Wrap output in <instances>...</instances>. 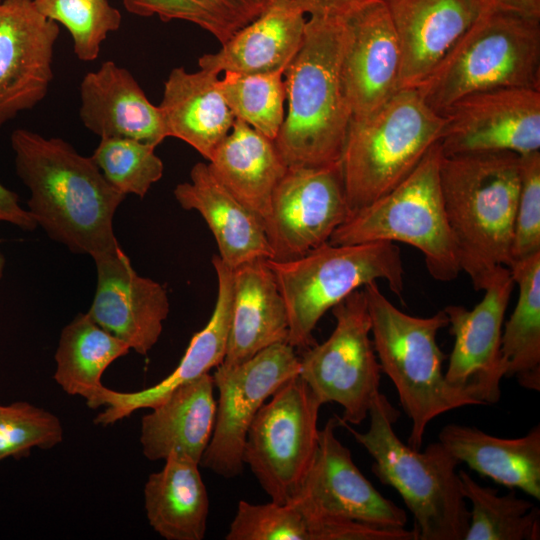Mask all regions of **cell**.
<instances>
[{"label": "cell", "mask_w": 540, "mask_h": 540, "mask_svg": "<svg viewBox=\"0 0 540 540\" xmlns=\"http://www.w3.org/2000/svg\"><path fill=\"white\" fill-rule=\"evenodd\" d=\"M218 75L202 68L172 69L158 106L167 137L186 142L208 161L235 121L219 89Z\"/></svg>", "instance_id": "27"}, {"label": "cell", "mask_w": 540, "mask_h": 540, "mask_svg": "<svg viewBox=\"0 0 540 540\" xmlns=\"http://www.w3.org/2000/svg\"><path fill=\"white\" fill-rule=\"evenodd\" d=\"M440 143L434 144L412 173L394 189L351 213L329 243L350 245L377 241L403 242L417 248L437 281L461 272L440 184Z\"/></svg>", "instance_id": "9"}, {"label": "cell", "mask_w": 540, "mask_h": 540, "mask_svg": "<svg viewBox=\"0 0 540 540\" xmlns=\"http://www.w3.org/2000/svg\"><path fill=\"white\" fill-rule=\"evenodd\" d=\"M155 148L135 139L103 137L90 157L114 189L143 198L164 171Z\"/></svg>", "instance_id": "36"}, {"label": "cell", "mask_w": 540, "mask_h": 540, "mask_svg": "<svg viewBox=\"0 0 540 540\" xmlns=\"http://www.w3.org/2000/svg\"><path fill=\"white\" fill-rule=\"evenodd\" d=\"M80 100L83 125L100 138H130L155 147L167 138L159 107L134 76L112 60L85 74Z\"/></svg>", "instance_id": "21"}, {"label": "cell", "mask_w": 540, "mask_h": 540, "mask_svg": "<svg viewBox=\"0 0 540 540\" xmlns=\"http://www.w3.org/2000/svg\"><path fill=\"white\" fill-rule=\"evenodd\" d=\"M221 94L239 119L270 139H275L284 121L286 99L283 72H224L219 79Z\"/></svg>", "instance_id": "35"}, {"label": "cell", "mask_w": 540, "mask_h": 540, "mask_svg": "<svg viewBox=\"0 0 540 540\" xmlns=\"http://www.w3.org/2000/svg\"><path fill=\"white\" fill-rule=\"evenodd\" d=\"M514 285L509 268L499 266L472 310L460 305L443 309L454 337L445 378L450 385L472 392L485 405L496 403L501 394V336Z\"/></svg>", "instance_id": "17"}, {"label": "cell", "mask_w": 540, "mask_h": 540, "mask_svg": "<svg viewBox=\"0 0 540 540\" xmlns=\"http://www.w3.org/2000/svg\"><path fill=\"white\" fill-rule=\"evenodd\" d=\"M299 370L295 348L286 342L273 344L240 364L217 366L212 375L218 391L215 424L200 466L227 479L240 475L246 435L257 412Z\"/></svg>", "instance_id": "12"}, {"label": "cell", "mask_w": 540, "mask_h": 540, "mask_svg": "<svg viewBox=\"0 0 540 540\" xmlns=\"http://www.w3.org/2000/svg\"><path fill=\"white\" fill-rule=\"evenodd\" d=\"M368 416L365 432L339 423L371 455L373 474L402 497L414 517L418 540H464L470 510L456 471L460 461L439 441L423 452L401 441L393 429L399 412L383 394Z\"/></svg>", "instance_id": "4"}, {"label": "cell", "mask_w": 540, "mask_h": 540, "mask_svg": "<svg viewBox=\"0 0 540 540\" xmlns=\"http://www.w3.org/2000/svg\"><path fill=\"white\" fill-rule=\"evenodd\" d=\"M149 475L144 507L149 525L166 540H202L207 530L209 497L199 463L171 454Z\"/></svg>", "instance_id": "30"}, {"label": "cell", "mask_w": 540, "mask_h": 540, "mask_svg": "<svg viewBox=\"0 0 540 540\" xmlns=\"http://www.w3.org/2000/svg\"><path fill=\"white\" fill-rule=\"evenodd\" d=\"M336 320L327 340L303 352L299 377L319 402L343 408L340 423L361 424L379 391L381 367L371 337V321L363 289L332 308Z\"/></svg>", "instance_id": "11"}, {"label": "cell", "mask_w": 540, "mask_h": 540, "mask_svg": "<svg viewBox=\"0 0 540 540\" xmlns=\"http://www.w3.org/2000/svg\"><path fill=\"white\" fill-rule=\"evenodd\" d=\"M339 425L334 416L320 429L313 461L291 501L308 517L405 528V510L385 498L356 466L350 450L336 436Z\"/></svg>", "instance_id": "15"}, {"label": "cell", "mask_w": 540, "mask_h": 540, "mask_svg": "<svg viewBox=\"0 0 540 540\" xmlns=\"http://www.w3.org/2000/svg\"><path fill=\"white\" fill-rule=\"evenodd\" d=\"M63 426L53 413L25 401L0 404V461L51 449L63 440Z\"/></svg>", "instance_id": "38"}, {"label": "cell", "mask_w": 540, "mask_h": 540, "mask_svg": "<svg viewBox=\"0 0 540 540\" xmlns=\"http://www.w3.org/2000/svg\"><path fill=\"white\" fill-rule=\"evenodd\" d=\"M519 164V193L512 242L513 261L540 251V151L519 156Z\"/></svg>", "instance_id": "40"}, {"label": "cell", "mask_w": 540, "mask_h": 540, "mask_svg": "<svg viewBox=\"0 0 540 540\" xmlns=\"http://www.w3.org/2000/svg\"><path fill=\"white\" fill-rule=\"evenodd\" d=\"M519 293L501 336L504 377L540 391V251L508 267Z\"/></svg>", "instance_id": "32"}, {"label": "cell", "mask_w": 540, "mask_h": 540, "mask_svg": "<svg viewBox=\"0 0 540 540\" xmlns=\"http://www.w3.org/2000/svg\"><path fill=\"white\" fill-rule=\"evenodd\" d=\"M18 177L30 191L28 211L50 239L93 259L120 247L113 218L125 195L91 157L62 138L19 128L10 137Z\"/></svg>", "instance_id": "1"}, {"label": "cell", "mask_w": 540, "mask_h": 540, "mask_svg": "<svg viewBox=\"0 0 540 540\" xmlns=\"http://www.w3.org/2000/svg\"><path fill=\"white\" fill-rule=\"evenodd\" d=\"M218 281L217 299L212 315L203 329L195 333L174 371L159 383L135 392L108 389L105 409L94 423L111 425L141 408H153L180 385L209 373L223 363L232 315L233 269L218 255L212 258Z\"/></svg>", "instance_id": "22"}, {"label": "cell", "mask_w": 540, "mask_h": 540, "mask_svg": "<svg viewBox=\"0 0 540 540\" xmlns=\"http://www.w3.org/2000/svg\"><path fill=\"white\" fill-rule=\"evenodd\" d=\"M351 213L340 162L288 167L274 191L265 225L273 260H292L327 243Z\"/></svg>", "instance_id": "13"}, {"label": "cell", "mask_w": 540, "mask_h": 540, "mask_svg": "<svg viewBox=\"0 0 540 540\" xmlns=\"http://www.w3.org/2000/svg\"><path fill=\"white\" fill-rule=\"evenodd\" d=\"M269 0H123L129 13L162 21L184 20L211 33L221 44L256 19Z\"/></svg>", "instance_id": "34"}, {"label": "cell", "mask_w": 540, "mask_h": 540, "mask_svg": "<svg viewBox=\"0 0 540 540\" xmlns=\"http://www.w3.org/2000/svg\"><path fill=\"white\" fill-rule=\"evenodd\" d=\"M442 115L443 155L540 151V90L498 88L462 97Z\"/></svg>", "instance_id": "14"}, {"label": "cell", "mask_w": 540, "mask_h": 540, "mask_svg": "<svg viewBox=\"0 0 540 540\" xmlns=\"http://www.w3.org/2000/svg\"><path fill=\"white\" fill-rule=\"evenodd\" d=\"M288 334L285 303L265 259L234 268L231 324L223 364H240L273 344L287 343Z\"/></svg>", "instance_id": "26"}, {"label": "cell", "mask_w": 540, "mask_h": 540, "mask_svg": "<svg viewBox=\"0 0 540 540\" xmlns=\"http://www.w3.org/2000/svg\"><path fill=\"white\" fill-rule=\"evenodd\" d=\"M226 540H311L309 521L292 501L253 504L240 500Z\"/></svg>", "instance_id": "39"}, {"label": "cell", "mask_w": 540, "mask_h": 540, "mask_svg": "<svg viewBox=\"0 0 540 540\" xmlns=\"http://www.w3.org/2000/svg\"><path fill=\"white\" fill-rule=\"evenodd\" d=\"M93 260L97 287L87 314L130 349L146 355L158 342L169 313L165 287L138 275L122 248Z\"/></svg>", "instance_id": "19"}, {"label": "cell", "mask_w": 540, "mask_h": 540, "mask_svg": "<svg viewBox=\"0 0 540 540\" xmlns=\"http://www.w3.org/2000/svg\"><path fill=\"white\" fill-rule=\"evenodd\" d=\"M208 166L215 178L262 223L265 230L274 191L288 169L274 140L235 119Z\"/></svg>", "instance_id": "28"}, {"label": "cell", "mask_w": 540, "mask_h": 540, "mask_svg": "<svg viewBox=\"0 0 540 540\" xmlns=\"http://www.w3.org/2000/svg\"><path fill=\"white\" fill-rule=\"evenodd\" d=\"M283 297L289 324L287 343L297 349L315 344L322 316L355 290L385 280L401 296L404 268L400 248L389 241L350 245L329 242L287 261L265 259Z\"/></svg>", "instance_id": "7"}, {"label": "cell", "mask_w": 540, "mask_h": 540, "mask_svg": "<svg viewBox=\"0 0 540 540\" xmlns=\"http://www.w3.org/2000/svg\"><path fill=\"white\" fill-rule=\"evenodd\" d=\"M46 18L62 24L73 40L77 58L94 61L108 34L119 29L122 16L107 0H33Z\"/></svg>", "instance_id": "37"}, {"label": "cell", "mask_w": 540, "mask_h": 540, "mask_svg": "<svg viewBox=\"0 0 540 540\" xmlns=\"http://www.w3.org/2000/svg\"><path fill=\"white\" fill-rule=\"evenodd\" d=\"M368 0H297L305 14L330 15L343 11Z\"/></svg>", "instance_id": "42"}, {"label": "cell", "mask_w": 540, "mask_h": 540, "mask_svg": "<svg viewBox=\"0 0 540 540\" xmlns=\"http://www.w3.org/2000/svg\"><path fill=\"white\" fill-rule=\"evenodd\" d=\"M458 473L472 506L464 540L540 539V510L533 502L517 497L514 489L499 495L498 489L480 485L467 472Z\"/></svg>", "instance_id": "33"}, {"label": "cell", "mask_w": 540, "mask_h": 540, "mask_svg": "<svg viewBox=\"0 0 540 540\" xmlns=\"http://www.w3.org/2000/svg\"><path fill=\"white\" fill-rule=\"evenodd\" d=\"M519 172V155L512 152L442 153L444 206L461 271L475 290H483L499 266L513 262Z\"/></svg>", "instance_id": "2"}, {"label": "cell", "mask_w": 540, "mask_h": 540, "mask_svg": "<svg viewBox=\"0 0 540 540\" xmlns=\"http://www.w3.org/2000/svg\"><path fill=\"white\" fill-rule=\"evenodd\" d=\"M363 290L381 371L393 382L401 406L411 419L408 445L420 450L433 419L464 406L485 404L445 378L443 362L447 356L436 341L438 332L448 326L444 310L429 317L412 316L393 305L376 282Z\"/></svg>", "instance_id": "5"}, {"label": "cell", "mask_w": 540, "mask_h": 540, "mask_svg": "<svg viewBox=\"0 0 540 540\" xmlns=\"http://www.w3.org/2000/svg\"><path fill=\"white\" fill-rule=\"evenodd\" d=\"M510 87L540 90V19L489 9L416 89L442 114L469 94Z\"/></svg>", "instance_id": "8"}, {"label": "cell", "mask_w": 540, "mask_h": 540, "mask_svg": "<svg viewBox=\"0 0 540 540\" xmlns=\"http://www.w3.org/2000/svg\"><path fill=\"white\" fill-rule=\"evenodd\" d=\"M1 242H2V240H0V243ZM5 263H6L5 262V257H4L3 253L0 250V280L2 279L3 274H4Z\"/></svg>", "instance_id": "44"}, {"label": "cell", "mask_w": 540, "mask_h": 540, "mask_svg": "<svg viewBox=\"0 0 540 540\" xmlns=\"http://www.w3.org/2000/svg\"><path fill=\"white\" fill-rule=\"evenodd\" d=\"M173 194L183 209L200 213L216 240L218 256L231 269L274 258L262 223L215 178L208 163H196L190 182L179 183Z\"/></svg>", "instance_id": "24"}, {"label": "cell", "mask_w": 540, "mask_h": 540, "mask_svg": "<svg viewBox=\"0 0 540 540\" xmlns=\"http://www.w3.org/2000/svg\"><path fill=\"white\" fill-rule=\"evenodd\" d=\"M338 15L342 87L352 117H359L400 90L401 47L384 0H368Z\"/></svg>", "instance_id": "16"}, {"label": "cell", "mask_w": 540, "mask_h": 540, "mask_svg": "<svg viewBox=\"0 0 540 540\" xmlns=\"http://www.w3.org/2000/svg\"><path fill=\"white\" fill-rule=\"evenodd\" d=\"M439 442L478 474L540 499V425L522 437L500 438L475 427L448 424Z\"/></svg>", "instance_id": "29"}, {"label": "cell", "mask_w": 540, "mask_h": 540, "mask_svg": "<svg viewBox=\"0 0 540 540\" xmlns=\"http://www.w3.org/2000/svg\"><path fill=\"white\" fill-rule=\"evenodd\" d=\"M2 0H0V3H1Z\"/></svg>", "instance_id": "45"}, {"label": "cell", "mask_w": 540, "mask_h": 540, "mask_svg": "<svg viewBox=\"0 0 540 540\" xmlns=\"http://www.w3.org/2000/svg\"><path fill=\"white\" fill-rule=\"evenodd\" d=\"M491 10L540 19V0H481Z\"/></svg>", "instance_id": "43"}, {"label": "cell", "mask_w": 540, "mask_h": 540, "mask_svg": "<svg viewBox=\"0 0 540 540\" xmlns=\"http://www.w3.org/2000/svg\"><path fill=\"white\" fill-rule=\"evenodd\" d=\"M130 350L87 313H79L60 333L54 380L65 393L83 397L89 408L105 406L108 388L101 382L102 375Z\"/></svg>", "instance_id": "31"}, {"label": "cell", "mask_w": 540, "mask_h": 540, "mask_svg": "<svg viewBox=\"0 0 540 540\" xmlns=\"http://www.w3.org/2000/svg\"><path fill=\"white\" fill-rule=\"evenodd\" d=\"M209 373L169 393L141 419L140 444L151 461L171 454L199 463L210 442L217 401Z\"/></svg>", "instance_id": "25"}, {"label": "cell", "mask_w": 540, "mask_h": 540, "mask_svg": "<svg viewBox=\"0 0 540 540\" xmlns=\"http://www.w3.org/2000/svg\"><path fill=\"white\" fill-rule=\"evenodd\" d=\"M0 222L9 223L24 231H33L38 227L30 212L20 205L18 195L1 182Z\"/></svg>", "instance_id": "41"}, {"label": "cell", "mask_w": 540, "mask_h": 540, "mask_svg": "<svg viewBox=\"0 0 540 540\" xmlns=\"http://www.w3.org/2000/svg\"><path fill=\"white\" fill-rule=\"evenodd\" d=\"M341 48L340 16H310L283 73L288 110L274 142L287 167L340 162L352 118L340 77Z\"/></svg>", "instance_id": "3"}, {"label": "cell", "mask_w": 540, "mask_h": 540, "mask_svg": "<svg viewBox=\"0 0 540 540\" xmlns=\"http://www.w3.org/2000/svg\"><path fill=\"white\" fill-rule=\"evenodd\" d=\"M306 23L297 0H269L256 19L222 44L219 51L202 55L198 65L217 74L284 73L302 45Z\"/></svg>", "instance_id": "23"}, {"label": "cell", "mask_w": 540, "mask_h": 540, "mask_svg": "<svg viewBox=\"0 0 540 540\" xmlns=\"http://www.w3.org/2000/svg\"><path fill=\"white\" fill-rule=\"evenodd\" d=\"M397 34L400 89L418 88L489 10L481 0H384Z\"/></svg>", "instance_id": "20"}, {"label": "cell", "mask_w": 540, "mask_h": 540, "mask_svg": "<svg viewBox=\"0 0 540 540\" xmlns=\"http://www.w3.org/2000/svg\"><path fill=\"white\" fill-rule=\"evenodd\" d=\"M58 35V24L43 16L33 0L1 1L0 129L46 97Z\"/></svg>", "instance_id": "18"}, {"label": "cell", "mask_w": 540, "mask_h": 540, "mask_svg": "<svg viewBox=\"0 0 540 540\" xmlns=\"http://www.w3.org/2000/svg\"><path fill=\"white\" fill-rule=\"evenodd\" d=\"M321 406L296 376L272 394L252 421L243 463L272 501L287 503L298 493L317 450Z\"/></svg>", "instance_id": "10"}, {"label": "cell", "mask_w": 540, "mask_h": 540, "mask_svg": "<svg viewBox=\"0 0 540 540\" xmlns=\"http://www.w3.org/2000/svg\"><path fill=\"white\" fill-rule=\"evenodd\" d=\"M445 122L416 88H402L372 112L352 117L340 158L351 212L406 179L440 141Z\"/></svg>", "instance_id": "6"}]
</instances>
